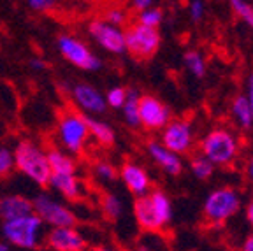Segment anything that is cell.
<instances>
[{
	"mask_svg": "<svg viewBox=\"0 0 253 251\" xmlns=\"http://www.w3.org/2000/svg\"><path fill=\"white\" fill-rule=\"evenodd\" d=\"M172 200L164 190L151 188L144 197H139L134 202L135 223L146 234H158L166 230L172 221Z\"/></svg>",
	"mask_w": 253,
	"mask_h": 251,
	"instance_id": "obj_1",
	"label": "cell"
},
{
	"mask_svg": "<svg viewBox=\"0 0 253 251\" xmlns=\"http://www.w3.org/2000/svg\"><path fill=\"white\" fill-rule=\"evenodd\" d=\"M12 157H14V169L23 174L28 181H32L34 185L41 186V188L49 186L51 170L47 164L46 149L41 148L37 142L25 139L14 146Z\"/></svg>",
	"mask_w": 253,
	"mask_h": 251,
	"instance_id": "obj_2",
	"label": "cell"
},
{
	"mask_svg": "<svg viewBox=\"0 0 253 251\" xmlns=\"http://www.w3.org/2000/svg\"><path fill=\"white\" fill-rule=\"evenodd\" d=\"M241 142L230 128L214 126L201 141V155L214 167H230L239 158Z\"/></svg>",
	"mask_w": 253,
	"mask_h": 251,
	"instance_id": "obj_3",
	"label": "cell"
},
{
	"mask_svg": "<svg viewBox=\"0 0 253 251\" xmlns=\"http://www.w3.org/2000/svg\"><path fill=\"white\" fill-rule=\"evenodd\" d=\"M0 236L4 237V243L7 246L20 248V250H37L44 244L46 225L32 212L23 218L2 221Z\"/></svg>",
	"mask_w": 253,
	"mask_h": 251,
	"instance_id": "obj_4",
	"label": "cell"
},
{
	"mask_svg": "<svg viewBox=\"0 0 253 251\" xmlns=\"http://www.w3.org/2000/svg\"><path fill=\"white\" fill-rule=\"evenodd\" d=\"M56 142L58 149L65 151L71 157L81 155L90 141V133L84 122V114L76 109H65L60 113L56 122Z\"/></svg>",
	"mask_w": 253,
	"mask_h": 251,
	"instance_id": "obj_5",
	"label": "cell"
},
{
	"mask_svg": "<svg viewBox=\"0 0 253 251\" xmlns=\"http://www.w3.org/2000/svg\"><path fill=\"white\" fill-rule=\"evenodd\" d=\"M243 200L234 186H218L208 193L202 206V214L211 225H223L241 211Z\"/></svg>",
	"mask_w": 253,
	"mask_h": 251,
	"instance_id": "obj_6",
	"label": "cell"
},
{
	"mask_svg": "<svg viewBox=\"0 0 253 251\" xmlns=\"http://www.w3.org/2000/svg\"><path fill=\"white\" fill-rule=\"evenodd\" d=\"M34 214L42 221L46 227L58 228V227H76V214L67 204L53 197L51 193H39L32 199Z\"/></svg>",
	"mask_w": 253,
	"mask_h": 251,
	"instance_id": "obj_7",
	"label": "cell"
},
{
	"mask_svg": "<svg viewBox=\"0 0 253 251\" xmlns=\"http://www.w3.org/2000/svg\"><path fill=\"white\" fill-rule=\"evenodd\" d=\"M56 49L63 58L79 71L97 72L102 67L99 56L95 55L79 37L71 36V34H62L56 37Z\"/></svg>",
	"mask_w": 253,
	"mask_h": 251,
	"instance_id": "obj_8",
	"label": "cell"
},
{
	"mask_svg": "<svg viewBox=\"0 0 253 251\" xmlns=\"http://www.w3.org/2000/svg\"><path fill=\"white\" fill-rule=\"evenodd\" d=\"M123 32H125V51L130 53V56H134L135 60L151 58L162 44L160 32L142 27L137 21L130 23Z\"/></svg>",
	"mask_w": 253,
	"mask_h": 251,
	"instance_id": "obj_9",
	"label": "cell"
},
{
	"mask_svg": "<svg viewBox=\"0 0 253 251\" xmlns=\"http://www.w3.org/2000/svg\"><path fill=\"white\" fill-rule=\"evenodd\" d=\"M160 144L178 157L190 155L195 148V130L192 122L185 118H172L160 130Z\"/></svg>",
	"mask_w": 253,
	"mask_h": 251,
	"instance_id": "obj_10",
	"label": "cell"
},
{
	"mask_svg": "<svg viewBox=\"0 0 253 251\" xmlns=\"http://www.w3.org/2000/svg\"><path fill=\"white\" fill-rule=\"evenodd\" d=\"M172 120L169 106L155 95L139 97V125L150 132H160Z\"/></svg>",
	"mask_w": 253,
	"mask_h": 251,
	"instance_id": "obj_11",
	"label": "cell"
},
{
	"mask_svg": "<svg viewBox=\"0 0 253 251\" xmlns=\"http://www.w3.org/2000/svg\"><path fill=\"white\" fill-rule=\"evenodd\" d=\"M90 37L111 55H123L125 53V32L123 28L113 27L102 18H93L88 23Z\"/></svg>",
	"mask_w": 253,
	"mask_h": 251,
	"instance_id": "obj_12",
	"label": "cell"
},
{
	"mask_svg": "<svg viewBox=\"0 0 253 251\" xmlns=\"http://www.w3.org/2000/svg\"><path fill=\"white\" fill-rule=\"evenodd\" d=\"M71 98L74 106L78 107V113L84 116H100L107 111L106 98L102 91L97 90L90 83H76L71 88Z\"/></svg>",
	"mask_w": 253,
	"mask_h": 251,
	"instance_id": "obj_13",
	"label": "cell"
},
{
	"mask_svg": "<svg viewBox=\"0 0 253 251\" xmlns=\"http://www.w3.org/2000/svg\"><path fill=\"white\" fill-rule=\"evenodd\" d=\"M44 244L51 251H88L86 237L76 227L49 228L44 237Z\"/></svg>",
	"mask_w": 253,
	"mask_h": 251,
	"instance_id": "obj_14",
	"label": "cell"
},
{
	"mask_svg": "<svg viewBox=\"0 0 253 251\" xmlns=\"http://www.w3.org/2000/svg\"><path fill=\"white\" fill-rule=\"evenodd\" d=\"M118 176L125 188L135 197H144L151 192V176L141 164L137 162H125L122 169L118 170Z\"/></svg>",
	"mask_w": 253,
	"mask_h": 251,
	"instance_id": "obj_15",
	"label": "cell"
},
{
	"mask_svg": "<svg viewBox=\"0 0 253 251\" xmlns=\"http://www.w3.org/2000/svg\"><path fill=\"white\" fill-rule=\"evenodd\" d=\"M146 151H148V157L151 158L155 165H157L158 169L166 172L167 176H179L183 172V158L178 157V155H174L172 151L162 146L158 141H150L146 146Z\"/></svg>",
	"mask_w": 253,
	"mask_h": 251,
	"instance_id": "obj_16",
	"label": "cell"
},
{
	"mask_svg": "<svg viewBox=\"0 0 253 251\" xmlns=\"http://www.w3.org/2000/svg\"><path fill=\"white\" fill-rule=\"evenodd\" d=\"M49 188H53L60 197H63L69 202H79L86 195V185L79 177V174L71 176H51L49 179Z\"/></svg>",
	"mask_w": 253,
	"mask_h": 251,
	"instance_id": "obj_17",
	"label": "cell"
},
{
	"mask_svg": "<svg viewBox=\"0 0 253 251\" xmlns=\"http://www.w3.org/2000/svg\"><path fill=\"white\" fill-rule=\"evenodd\" d=\"M34 212L32 199L21 195V193H11L0 199V220L9 221L16 218H23Z\"/></svg>",
	"mask_w": 253,
	"mask_h": 251,
	"instance_id": "obj_18",
	"label": "cell"
},
{
	"mask_svg": "<svg viewBox=\"0 0 253 251\" xmlns=\"http://www.w3.org/2000/svg\"><path fill=\"white\" fill-rule=\"evenodd\" d=\"M47 153V164H49V170L51 176H71V174H78V164H76L74 157L67 155L65 151L58 148H49L46 149Z\"/></svg>",
	"mask_w": 253,
	"mask_h": 251,
	"instance_id": "obj_19",
	"label": "cell"
},
{
	"mask_svg": "<svg viewBox=\"0 0 253 251\" xmlns=\"http://www.w3.org/2000/svg\"><path fill=\"white\" fill-rule=\"evenodd\" d=\"M84 122H86L90 139H93L97 144H100V146L115 144L116 133H115V130L111 128L109 123L102 122L100 118H95V116H84Z\"/></svg>",
	"mask_w": 253,
	"mask_h": 251,
	"instance_id": "obj_20",
	"label": "cell"
},
{
	"mask_svg": "<svg viewBox=\"0 0 253 251\" xmlns=\"http://www.w3.org/2000/svg\"><path fill=\"white\" fill-rule=\"evenodd\" d=\"M230 114H232V120L236 123V126L243 132H248L253 128V114L250 109V104L246 100L245 95H236L230 104Z\"/></svg>",
	"mask_w": 253,
	"mask_h": 251,
	"instance_id": "obj_21",
	"label": "cell"
},
{
	"mask_svg": "<svg viewBox=\"0 0 253 251\" xmlns=\"http://www.w3.org/2000/svg\"><path fill=\"white\" fill-rule=\"evenodd\" d=\"M139 91L137 90H128L126 93V100L122 107L123 113V120L128 126L132 128H139Z\"/></svg>",
	"mask_w": 253,
	"mask_h": 251,
	"instance_id": "obj_22",
	"label": "cell"
},
{
	"mask_svg": "<svg viewBox=\"0 0 253 251\" xmlns=\"http://www.w3.org/2000/svg\"><path fill=\"white\" fill-rule=\"evenodd\" d=\"M102 212L104 216H106L107 220L111 221H118L120 218L123 216V212H125V202H123V199L120 195H116V193H104L102 197Z\"/></svg>",
	"mask_w": 253,
	"mask_h": 251,
	"instance_id": "obj_23",
	"label": "cell"
},
{
	"mask_svg": "<svg viewBox=\"0 0 253 251\" xmlns=\"http://www.w3.org/2000/svg\"><path fill=\"white\" fill-rule=\"evenodd\" d=\"M183 65H185V69L194 78H204L206 76L208 65H206V60L202 56V53L197 51V49H188L183 55Z\"/></svg>",
	"mask_w": 253,
	"mask_h": 251,
	"instance_id": "obj_24",
	"label": "cell"
},
{
	"mask_svg": "<svg viewBox=\"0 0 253 251\" xmlns=\"http://www.w3.org/2000/svg\"><path fill=\"white\" fill-rule=\"evenodd\" d=\"M91 172H93L95 181H99L100 185H109V183L116 181V177H118V170H116V167L107 160H97L95 162Z\"/></svg>",
	"mask_w": 253,
	"mask_h": 251,
	"instance_id": "obj_25",
	"label": "cell"
},
{
	"mask_svg": "<svg viewBox=\"0 0 253 251\" xmlns=\"http://www.w3.org/2000/svg\"><path fill=\"white\" fill-rule=\"evenodd\" d=\"M190 172L194 174L197 179L206 181L214 174V165L211 164L208 158H204L199 153V155H194L192 160H190Z\"/></svg>",
	"mask_w": 253,
	"mask_h": 251,
	"instance_id": "obj_26",
	"label": "cell"
},
{
	"mask_svg": "<svg viewBox=\"0 0 253 251\" xmlns=\"http://www.w3.org/2000/svg\"><path fill=\"white\" fill-rule=\"evenodd\" d=\"M135 21H137L139 25H142V27L155 28V30H158V28H160V25L164 23V11L153 4L151 7L137 12V20H135Z\"/></svg>",
	"mask_w": 253,
	"mask_h": 251,
	"instance_id": "obj_27",
	"label": "cell"
},
{
	"mask_svg": "<svg viewBox=\"0 0 253 251\" xmlns=\"http://www.w3.org/2000/svg\"><path fill=\"white\" fill-rule=\"evenodd\" d=\"M100 18L109 25H113V27L122 28L123 25L128 23V11L123 9L122 5H111V7H107L104 11V16H100Z\"/></svg>",
	"mask_w": 253,
	"mask_h": 251,
	"instance_id": "obj_28",
	"label": "cell"
},
{
	"mask_svg": "<svg viewBox=\"0 0 253 251\" xmlns=\"http://www.w3.org/2000/svg\"><path fill=\"white\" fill-rule=\"evenodd\" d=\"M230 7H232L234 14L241 21H245L253 30V4L245 2V0H232V2H230Z\"/></svg>",
	"mask_w": 253,
	"mask_h": 251,
	"instance_id": "obj_29",
	"label": "cell"
},
{
	"mask_svg": "<svg viewBox=\"0 0 253 251\" xmlns=\"http://www.w3.org/2000/svg\"><path fill=\"white\" fill-rule=\"evenodd\" d=\"M126 93L128 90L123 86H113L104 93V98H106V106L113 107V109H122L123 104L126 100Z\"/></svg>",
	"mask_w": 253,
	"mask_h": 251,
	"instance_id": "obj_30",
	"label": "cell"
},
{
	"mask_svg": "<svg viewBox=\"0 0 253 251\" xmlns=\"http://www.w3.org/2000/svg\"><path fill=\"white\" fill-rule=\"evenodd\" d=\"M14 157H12V149L0 146V179L9 177L14 172Z\"/></svg>",
	"mask_w": 253,
	"mask_h": 251,
	"instance_id": "obj_31",
	"label": "cell"
},
{
	"mask_svg": "<svg viewBox=\"0 0 253 251\" xmlns=\"http://www.w3.org/2000/svg\"><path fill=\"white\" fill-rule=\"evenodd\" d=\"M135 251H166V248L162 246V241H160L158 234H144L139 239Z\"/></svg>",
	"mask_w": 253,
	"mask_h": 251,
	"instance_id": "obj_32",
	"label": "cell"
},
{
	"mask_svg": "<svg viewBox=\"0 0 253 251\" xmlns=\"http://www.w3.org/2000/svg\"><path fill=\"white\" fill-rule=\"evenodd\" d=\"M188 14H190V20L199 23V21L204 20V14H206V4L201 2V0H194V2H190L188 5Z\"/></svg>",
	"mask_w": 253,
	"mask_h": 251,
	"instance_id": "obj_33",
	"label": "cell"
},
{
	"mask_svg": "<svg viewBox=\"0 0 253 251\" xmlns=\"http://www.w3.org/2000/svg\"><path fill=\"white\" fill-rule=\"evenodd\" d=\"M27 5L36 12H49L56 7L55 0H28Z\"/></svg>",
	"mask_w": 253,
	"mask_h": 251,
	"instance_id": "obj_34",
	"label": "cell"
},
{
	"mask_svg": "<svg viewBox=\"0 0 253 251\" xmlns=\"http://www.w3.org/2000/svg\"><path fill=\"white\" fill-rule=\"evenodd\" d=\"M246 100H248L250 104V109H252V114H253V72L248 76V79H246V93H245Z\"/></svg>",
	"mask_w": 253,
	"mask_h": 251,
	"instance_id": "obj_35",
	"label": "cell"
},
{
	"mask_svg": "<svg viewBox=\"0 0 253 251\" xmlns=\"http://www.w3.org/2000/svg\"><path fill=\"white\" fill-rule=\"evenodd\" d=\"M151 5H153V2H151V0H135V2H132V4H130V7L134 9V11L141 12V11H144V9L151 7Z\"/></svg>",
	"mask_w": 253,
	"mask_h": 251,
	"instance_id": "obj_36",
	"label": "cell"
},
{
	"mask_svg": "<svg viewBox=\"0 0 253 251\" xmlns=\"http://www.w3.org/2000/svg\"><path fill=\"white\" fill-rule=\"evenodd\" d=\"M30 67L34 69V71H39L41 72V71H46V69H47V63L44 62L42 58H37V56H36V58L30 60Z\"/></svg>",
	"mask_w": 253,
	"mask_h": 251,
	"instance_id": "obj_37",
	"label": "cell"
},
{
	"mask_svg": "<svg viewBox=\"0 0 253 251\" xmlns=\"http://www.w3.org/2000/svg\"><path fill=\"white\" fill-rule=\"evenodd\" d=\"M246 220H248L250 227L253 230V197L248 200V204H246Z\"/></svg>",
	"mask_w": 253,
	"mask_h": 251,
	"instance_id": "obj_38",
	"label": "cell"
},
{
	"mask_svg": "<svg viewBox=\"0 0 253 251\" xmlns=\"http://www.w3.org/2000/svg\"><path fill=\"white\" fill-rule=\"evenodd\" d=\"M246 177H248V181L253 185V155L250 157V160L246 162Z\"/></svg>",
	"mask_w": 253,
	"mask_h": 251,
	"instance_id": "obj_39",
	"label": "cell"
},
{
	"mask_svg": "<svg viewBox=\"0 0 253 251\" xmlns=\"http://www.w3.org/2000/svg\"><path fill=\"white\" fill-rule=\"evenodd\" d=\"M241 251H253V234H252V236H248L245 241H243Z\"/></svg>",
	"mask_w": 253,
	"mask_h": 251,
	"instance_id": "obj_40",
	"label": "cell"
},
{
	"mask_svg": "<svg viewBox=\"0 0 253 251\" xmlns=\"http://www.w3.org/2000/svg\"><path fill=\"white\" fill-rule=\"evenodd\" d=\"M88 251H118V250H116V248H111V246H95Z\"/></svg>",
	"mask_w": 253,
	"mask_h": 251,
	"instance_id": "obj_41",
	"label": "cell"
},
{
	"mask_svg": "<svg viewBox=\"0 0 253 251\" xmlns=\"http://www.w3.org/2000/svg\"><path fill=\"white\" fill-rule=\"evenodd\" d=\"M0 251H11V246H7L4 241H0Z\"/></svg>",
	"mask_w": 253,
	"mask_h": 251,
	"instance_id": "obj_42",
	"label": "cell"
}]
</instances>
